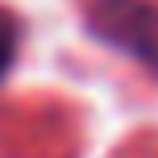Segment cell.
I'll return each instance as SVG.
<instances>
[{
	"mask_svg": "<svg viewBox=\"0 0 158 158\" xmlns=\"http://www.w3.org/2000/svg\"><path fill=\"white\" fill-rule=\"evenodd\" d=\"M17 50H21V25H17V17L8 13V8H0V83L13 71Z\"/></svg>",
	"mask_w": 158,
	"mask_h": 158,
	"instance_id": "2",
	"label": "cell"
},
{
	"mask_svg": "<svg viewBox=\"0 0 158 158\" xmlns=\"http://www.w3.org/2000/svg\"><path fill=\"white\" fill-rule=\"evenodd\" d=\"M87 21L100 42L117 46L158 75V8L150 0H96Z\"/></svg>",
	"mask_w": 158,
	"mask_h": 158,
	"instance_id": "1",
	"label": "cell"
}]
</instances>
